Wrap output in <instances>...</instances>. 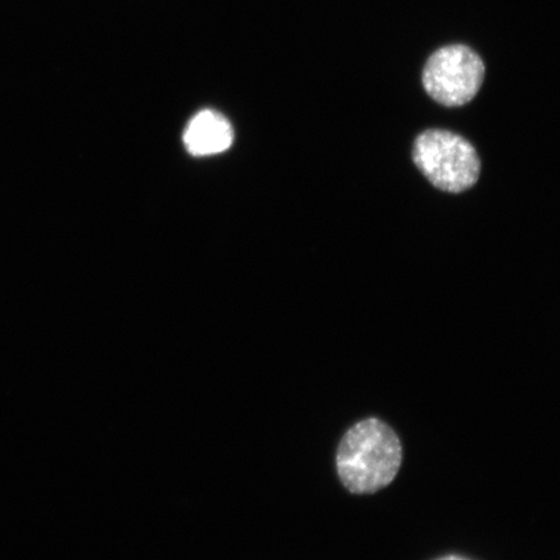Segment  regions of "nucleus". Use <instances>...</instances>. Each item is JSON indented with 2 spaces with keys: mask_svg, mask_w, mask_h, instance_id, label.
Listing matches in <instances>:
<instances>
[{
  "mask_svg": "<svg viewBox=\"0 0 560 560\" xmlns=\"http://www.w3.org/2000/svg\"><path fill=\"white\" fill-rule=\"evenodd\" d=\"M402 464L396 432L376 418L361 420L342 436L336 470L350 493L373 494L395 480Z\"/></svg>",
  "mask_w": 560,
  "mask_h": 560,
  "instance_id": "nucleus-1",
  "label": "nucleus"
},
{
  "mask_svg": "<svg viewBox=\"0 0 560 560\" xmlns=\"http://www.w3.org/2000/svg\"><path fill=\"white\" fill-rule=\"evenodd\" d=\"M412 159L427 179L446 192H464L479 179L478 152L465 138L451 131L422 132L416 140Z\"/></svg>",
  "mask_w": 560,
  "mask_h": 560,
  "instance_id": "nucleus-2",
  "label": "nucleus"
},
{
  "mask_svg": "<svg viewBox=\"0 0 560 560\" xmlns=\"http://www.w3.org/2000/svg\"><path fill=\"white\" fill-rule=\"evenodd\" d=\"M486 67L480 56L464 45L440 48L423 70V86L433 101L446 107L471 102L485 81Z\"/></svg>",
  "mask_w": 560,
  "mask_h": 560,
  "instance_id": "nucleus-3",
  "label": "nucleus"
},
{
  "mask_svg": "<svg viewBox=\"0 0 560 560\" xmlns=\"http://www.w3.org/2000/svg\"><path fill=\"white\" fill-rule=\"evenodd\" d=\"M184 142L194 156H210L225 152L234 142L233 126L219 112H199L187 125Z\"/></svg>",
  "mask_w": 560,
  "mask_h": 560,
  "instance_id": "nucleus-4",
  "label": "nucleus"
},
{
  "mask_svg": "<svg viewBox=\"0 0 560 560\" xmlns=\"http://www.w3.org/2000/svg\"><path fill=\"white\" fill-rule=\"evenodd\" d=\"M436 560H470V559L462 558L458 556H447V557H443V558H440Z\"/></svg>",
  "mask_w": 560,
  "mask_h": 560,
  "instance_id": "nucleus-5",
  "label": "nucleus"
}]
</instances>
